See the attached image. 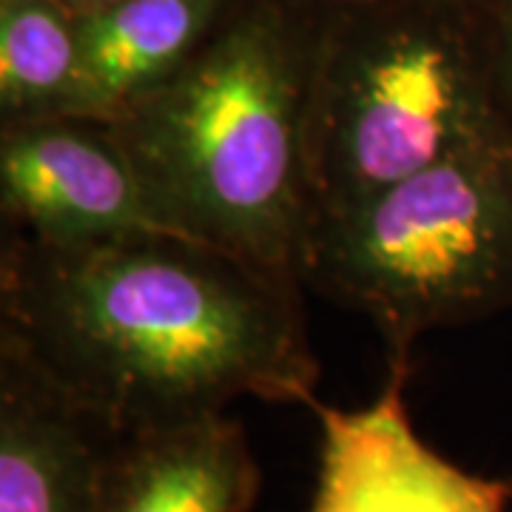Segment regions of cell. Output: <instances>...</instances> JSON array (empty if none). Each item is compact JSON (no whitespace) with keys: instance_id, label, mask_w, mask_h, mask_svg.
Listing matches in <instances>:
<instances>
[{"instance_id":"cell-12","label":"cell","mask_w":512,"mask_h":512,"mask_svg":"<svg viewBox=\"0 0 512 512\" xmlns=\"http://www.w3.org/2000/svg\"><path fill=\"white\" fill-rule=\"evenodd\" d=\"M63 6H69L77 15H92V12H100V9H109L114 3H123V0H57Z\"/></svg>"},{"instance_id":"cell-4","label":"cell","mask_w":512,"mask_h":512,"mask_svg":"<svg viewBox=\"0 0 512 512\" xmlns=\"http://www.w3.org/2000/svg\"><path fill=\"white\" fill-rule=\"evenodd\" d=\"M382 3L356 9L348 29L316 49L308 109L316 217L512 131L493 49L481 52L450 6Z\"/></svg>"},{"instance_id":"cell-13","label":"cell","mask_w":512,"mask_h":512,"mask_svg":"<svg viewBox=\"0 0 512 512\" xmlns=\"http://www.w3.org/2000/svg\"><path fill=\"white\" fill-rule=\"evenodd\" d=\"M319 3H330V6H339V9H365V6H373L379 0H319Z\"/></svg>"},{"instance_id":"cell-14","label":"cell","mask_w":512,"mask_h":512,"mask_svg":"<svg viewBox=\"0 0 512 512\" xmlns=\"http://www.w3.org/2000/svg\"><path fill=\"white\" fill-rule=\"evenodd\" d=\"M436 3H444V6H461V3H473V0H436ZM507 0H490V6L495 9V15L501 12V6H504Z\"/></svg>"},{"instance_id":"cell-11","label":"cell","mask_w":512,"mask_h":512,"mask_svg":"<svg viewBox=\"0 0 512 512\" xmlns=\"http://www.w3.org/2000/svg\"><path fill=\"white\" fill-rule=\"evenodd\" d=\"M495 43H493V69L495 83L501 103L512 120V0L501 6V12L495 15Z\"/></svg>"},{"instance_id":"cell-6","label":"cell","mask_w":512,"mask_h":512,"mask_svg":"<svg viewBox=\"0 0 512 512\" xmlns=\"http://www.w3.org/2000/svg\"><path fill=\"white\" fill-rule=\"evenodd\" d=\"M410 362L390 359L365 407L311 404L322 441L308 512H507L512 478L467 473L416 433L404 399Z\"/></svg>"},{"instance_id":"cell-10","label":"cell","mask_w":512,"mask_h":512,"mask_svg":"<svg viewBox=\"0 0 512 512\" xmlns=\"http://www.w3.org/2000/svg\"><path fill=\"white\" fill-rule=\"evenodd\" d=\"M86 114L80 15L57 0L0 3V126Z\"/></svg>"},{"instance_id":"cell-7","label":"cell","mask_w":512,"mask_h":512,"mask_svg":"<svg viewBox=\"0 0 512 512\" xmlns=\"http://www.w3.org/2000/svg\"><path fill=\"white\" fill-rule=\"evenodd\" d=\"M117 436L0 342V512H97Z\"/></svg>"},{"instance_id":"cell-5","label":"cell","mask_w":512,"mask_h":512,"mask_svg":"<svg viewBox=\"0 0 512 512\" xmlns=\"http://www.w3.org/2000/svg\"><path fill=\"white\" fill-rule=\"evenodd\" d=\"M0 214L6 234L49 245L174 231L111 123L80 114L0 126Z\"/></svg>"},{"instance_id":"cell-8","label":"cell","mask_w":512,"mask_h":512,"mask_svg":"<svg viewBox=\"0 0 512 512\" xmlns=\"http://www.w3.org/2000/svg\"><path fill=\"white\" fill-rule=\"evenodd\" d=\"M262 490L245 427L228 413L120 433L97 512H251Z\"/></svg>"},{"instance_id":"cell-1","label":"cell","mask_w":512,"mask_h":512,"mask_svg":"<svg viewBox=\"0 0 512 512\" xmlns=\"http://www.w3.org/2000/svg\"><path fill=\"white\" fill-rule=\"evenodd\" d=\"M0 342L117 433L316 402L302 288L177 231L83 245L3 237Z\"/></svg>"},{"instance_id":"cell-3","label":"cell","mask_w":512,"mask_h":512,"mask_svg":"<svg viewBox=\"0 0 512 512\" xmlns=\"http://www.w3.org/2000/svg\"><path fill=\"white\" fill-rule=\"evenodd\" d=\"M302 288L367 316L390 359L512 308V131L313 222Z\"/></svg>"},{"instance_id":"cell-9","label":"cell","mask_w":512,"mask_h":512,"mask_svg":"<svg viewBox=\"0 0 512 512\" xmlns=\"http://www.w3.org/2000/svg\"><path fill=\"white\" fill-rule=\"evenodd\" d=\"M225 0H123L80 15L86 114L117 120L194 57Z\"/></svg>"},{"instance_id":"cell-2","label":"cell","mask_w":512,"mask_h":512,"mask_svg":"<svg viewBox=\"0 0 512 512\" xmlns=\"http://www.w3.org/2000/svg\"><path fill=\"white\" fill-rule=\"evenodd\" d=\"M316 52L265 9L222 20L111 128L157 214L302 288L313 228L308 109Z\"/></svg>"}]
</instances>
